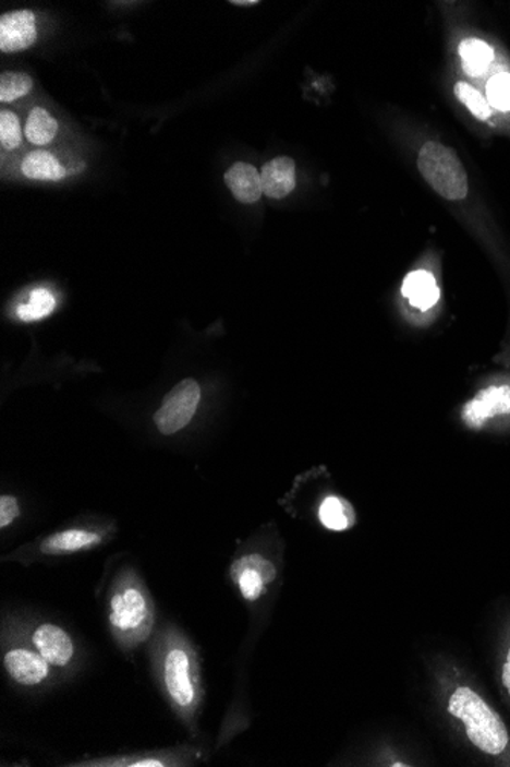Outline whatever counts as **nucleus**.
Listing matches in <instances>:
<instances>
[{"label":"nucleus","mask_w":510,"mask_h":767,"mask_svg":"<svg viewBox=\"0 0 510 767\" xmlns=\"http://www.w3.org/2000/svg\"><path fill=\"white\" fill-rule=\"evenodd\" d=\"M463 70L470 75L483 74L494 59L493 48L486 41L467 39L460 45Z\"/></svg>","instance_id":"18"},{"label":"nucleus","mask_w":510,"mask_h":767,"mask_svg":"<svg viewBox=\"0 0 510 767\" xmlns=\"http://www.w3.org/2000/svg\"><path fill=\"white\" fill-rule=\"evenodd\" d=\"M318 515L319 522L329 530H349L356 523L355 508L341 496H327L319 506Z\"/></svg>","instance_id":"16"},{"label":"nucleus","mask_w":510,"mask_h":767,"mask_svg":"<svg viewBox=\"0 0 510 767\" xmlns=\"http://www.w3.org/2000/svg\"><path fill=\"white\" fill-rule=\"evenodd\" d=\"M417 166L425 181L445 200L466 199L467 175L454 151L437 142L425 143Z\"/></svg>","instance_id":"3"},{"label":"nucleus","mask_w":510,"mask_h":767,"mask_svg":"<svg viewBox=\"0 0 510 767\" xmlns=\"http://www.w3.org/2000/svg\"><path fill=\"white\" fill-rule=\"evenodd\" d=\"M93 766L162 767L167 765L163 759L148 757L139 759H106V762H95Z\"/></svg>","instance_id":"26"},{"label":"nucleus","mask_w":510,"mask_h":767,"mask_svg":"<svg viewBox=\"0 0 510 767\" xmlns=\"http://www.w3.org/2000/svg\"><path fill=\"white\" fill-rule=\"evenodd\" d=\"M230 576L243 599L255 602L277 579V567L262 554H246L232 562Z\"/></svg>","instance_id":"7"},{"label":"nucleus","mask_w":510,"mask_h":767,"mask_svg":"<svg viewBox=\"0 0 510 767\" xmlns=\"http://www.w3.org/2000/svg\"><path fill=\"white\" fill-rule=\"evenodd\" d=\"M37 40L36 16L33 11L17 10L0 17V51H25Z\"/></svg>","instance_id":"8"},{"label":"nucleus","mask_w":510,"mask_h":767,"mask_svg":"<svg viewBox=\"0 0 510 767\" xmlns=\"http://www.w3.org/2000/svg\"><path fill=\"white\" fill-rule=\"evenodd\" d=\"M109 622L118 639L135 647L146 639L154 626V609L146 591L136 579L129 578L118 584L110 598Z\"/></svg>","instance_id":"2"},{"label":"nucleus","mask_w":510,"mask_h":767,"mask_svg":"<svg viewBox=\"0 0 510 767\" xmlns=\"http://www.w3.org/2000/svg\"><path fill=\"white\" fill-rule=\"evenodd\" d=\"M487 98L489 104L497 108L498 111H510V74L509 72H500L494 75L487 82L486 86Z\"/></svg>","instance_id":"22"},{"label":"nucleus","mask_w":510,"mask_h":767,"mask_svg":"<svg viewBox=\"0 0 510 767\" xmlns=\"http://www.w3.org/2000/svg\"><path fill=\"white\" fill-rule=\"evenodd\" d=\"M56 296L48 288H36L29 295L28 302L17 307V316L24 322H36L48 317L56 310Z\"/></svg>","instance_id":"19"},{"label":"nucleus","mask_w":510,"mask_h":767,"mask_svg":"<svg viewBox=\"0 0 510 767\" xmlns=\"http://www.w3.org/2000/svg\"><path fill=\"white\" fill-rule=\"evenodd\" d=\"M101 537L89 530H64L51 535L41 542L40 550L45 554H66L82 552L100 544Z\"/></svg>","instance_id":"14"},{"label":"nucleus","mask_w":510,"mask_h":767,"mask_svg":"<svg viewBox=\"0 0 510 767\" xmlns=\"http://www.w3.org/2000/svg\"><path fill=\"white\" fill-rule=\"evenodd\" d=\"M262 188L272 200L287 199L295 189V161L289 157H277L262 167Z\"/></svg>","instance_id":"11"},{"label":"nucleus","mask_w":510,"mask_h":767,"mask_svg":"<svg viewBox=\"0 0 510 767\" xmlns=\"http://www.w3.org/2000/svg\"><path fill=\"white\" fill-rule=\"evenodd\" d=\"M59 132V121L44 108H34L26 120L25 135L36 146H47Z\"/></svg>","instance_id":"17"},{"label":"nucleus","mask_w":510,"mask_h":767,"mask_svg":"<svg viewBox=\"0 0 510 767\" xmlns=\"http://www.w3.org/2000/svg\"><path fill=\"white\" fill-rule=\"evenodd\" d=\"M498 683H500L502 694L510 704V633L501 651L500 663H498Z\"/></svg>","instance_id":"24"},{"label":"nucleus","mask_w":510,"mask_h":767,"mask_svg":"<svg viewBox=\"0 0 510 767\" xmlns=\"http://www.w3.org/2000/svg\"><path fill=\"white\" fill-rule=\"evenodd\" d=\"M22 127L16 113L11 111L0 112V143L3 149L14 151L22 144Z\"/></svg>","instance_id":"23"},{"label":"nucleus","mask_w":510,"mask_h":767,"mask_svg":"<svg viewBox=\"0 0 510 767\" xmlns=\"http://www.w3.org/2000/svg\"><path fill=\"white\" fill-rule=\"evenodd\" d=\"M448 716L472 750L490 762L510 763V731L501 714L470 682H456L447 697Z\"/></svg>","instance_id":"1"},{"label":"nucleus","mask_w":510,"mask_h":767,"mask_svg":"<svg viewBox=\"0 0 510 767\" xmlns=\"http://www.w3.org/2000/svg\"><path fill=\"white\" fill-rule=\"evenodd\" d=\"M231 5L254 7V5H258V2H257V0H232Z\"/></svg>","instance_id":"27"},{"label":"nucleus","mask_w":510,"mask_h":767,"mask_svg":"<svg viewBox=\"0 0 510 767\" xmlns=\"http://www.w3.org/2000/svg\"><path fill=\"white\" fill-rule=\"evenodd\" d=\"M33 86V79L25 72H3L0 75V101L13 104L19 98L32 93Z\"/></svg>","instance_id":"20"},{"label":"nucleus","mask_w":510,"mask_h":767,"mask_svg":"<svg viewBox=\"0 0 510 767\" xmlns=\"http://www.w3.org/2000/svg\"><path fill=\"white\" fill-rule=\"evenodd\" d=\"M199 402L201 388L196 380H182L163 397L161 408L154 417L156 428L163 435L177 434L192 421Z\"/></svg>","instance_id":"5"},{"label":"nucleus","mask_w":510,"mask_h":767,"mask_svg":"<svg viewBox=\"0 0 510 767\" xmlns=\"http://www.w3.org/2000/svg\"><path fill=\"white\" fill-rule=\"evenodd\" d=\"M402 295L418 310H429L439 302L440 290L432 273L425 269L410 273L402 285Z\"/></svg>","instance_id":"13"},{"label":"nucleus","mask_w":510,"mask_h":767,"mask_svg":"<svg viewBox=\"0 0 510 767\" xmlns=\"http://www.w3.org/2000/svg\"><path fill=\"white\" fill-rule=\"evenodd\" d=\"M454 93L457 98L474 113V117L483 121L489 119L490 106L487 104L486 98L483 97L474 86H471L470 83L466 82H459L454 87Z\"/></svg>","instance_id":"21"},{"label":"nucleus","mask_w":510,"mask_h":767,"mask_svg":"<svg viewBox=\"0 0 510 767\" xmlns=\"http://www.w3.org/2000/svg\"><path fill=\"white\" fill-rule=\"evenodd\" d=\"M19 515H21V507L17 500L14 496L3 495L0 499V527L5 529Z\"/></svg>","instance_id":"25"},{"label":"nucleus","mask_w":510,"mask_h":767,"mask_svg":"<svg viewBox=\"0 0 510 767\" xmlns=\"http://www.w3.org/2000/svg\"><path fill=\"white\" fill-rule=\"evenodd\" d=\"M501 417H510L509 383H495L479 390L462 408L464 427L472 431H482Z\"/></svg>","instance_id":"6"},{"label":"nucleus","mask_w":510,"mask_h":767,"mask_svg":"<svg viewBox=\"0 0 510 767\" xmlns=\"http://www.w3.org/2000/svg\"><path fill=\"white\" fill-rule=\"evenodd\" d=\"M49 663L39 651L28 648L9 649L3 656L7 674L19 685L36 686L47 681Z\"/></svg>","instance_id":"9"},{"label":"nucleus","mask_w":510,"mask_h":767,"mask_svg":"<svg viewBox=\"0 0 510 767\" xmlns=\"http://www.w3.org/2000/svg\"><path fill=\"white\" fill-rule=\"evenodd\" d=\"M162 670L163 683L171 702L181 711H192L197 702L196 663L193 652L185 645H171L163 656Z\"/></svg>","instance_id":"4"},{"label":"nucleus","mask_w":510,"mask_h":767,"mask_svg":"<svg viewBox=\"0 0 510 767\" xmlns=\"http://www.w3.org/2000/svg\"><path fill=\"white\" fill-rule=\"evenodd\" d=\"M224 182L231 190L234 199L243 204H254L260 200L262 188L260 172L247 163H235L224 173Z\"/></svg>","instance_id":"12"},{"label":"nucleus","mask_w":510,"mask_h":767,"mask_svg":"<svg viewBox=\"0 0 510 767\" xmlns=\"http://www.w3.org/2000/svg\"><path fill=\"white\" fill-rule=\"evenodd\" d=\"M22 173L29 180L60 181L66 177V169L47 151H34L22 163Z\"/></svg>","instance_id":"15"},{"label":"nucleus","mask_w":510,"mask_h":767,"mask_svg":"<svg viewBox=\"0 0 510 767\" xmlns=\"http://www.w3.org/2000/svg\"><path fill=\"white\" fill-rule=\"evenodd\" d=\"M32 640L34 648L54 667H66L74 659V642L62 626L54 624L37 626Z\"/></svg>","instance_id":"10"}]
</instances>
